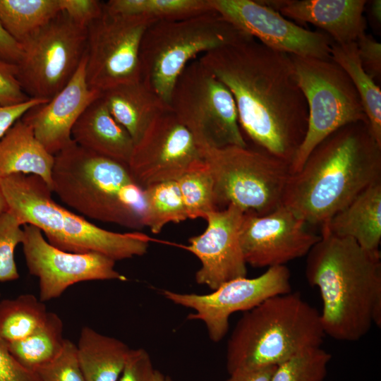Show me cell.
<instances>
[{"mask_svg":"<svg viewBox=\"0 0 381 381\" xmlns=\"http://www.w3.org/2000/svg\"><path fill=\"white\" fill-rule=\"evenodd\" d=\"M198 59L231 92L240 127L250 139L291 164L305 138L308 111L290 54L251 37Z\"/></svg>","mask_w":381,"mask_h":381,"instance_id":"obj_1","label":"cell"},{"mask_svg":"<svg viewBox=\"0 0 381 381\" xmlns=\"http://www.w3.org/2000/svg\"><path fill=\"white\" fill-rule=\"evenodd\" d=\"M380 251L322 227L320 239L307 254L306 277L320 291L325 335L343 341L362 339L381 325Z\"/></svg>","mask_w":381,"mask_h":381,"instance_id":"obj_2","label":"cell"},{"mask_svg":"<svg viewBox=\"0 0 381 381\" xmlns=\"http://www.w3.org/2000/svg\"><path fill=\"white\" fill-rule=\"evenodd\" d=\"M381 181V145L368 123L344 126L320 143L291 174L283 199L307 224L322 226Z\"/></svg>","mask_w":381,"mask_h":381,"instance_id":"obj_3","label":"cell"},{"mask_svg":"<svg viewBox=\"0 0 381 381\" xmlns=\"http://www.w3.org/2000/svg\"><path fill=\"white\" fill-rule=\"evenodd\" d=\"M51 190L90 219L133 229L144 227L143 188L128 164L74 141L54 155Z\"/></svg>","mask_w":381,"mask_h":381,"instance_id":"obj_4","label":"cell"},{"mask_svg":"<svg viewBox=\"0 0 381 381\" xmlns=\"http://www.w3.org/2000/svg\"><path fill=\"white\" fill-rule=\"evenodd\" d=\"M0 188L8 210L20 224L38 228L51 245L62 250L95 253L116 261L145 255L152 240L139 231L119 233L96 226L54 200L51 189L37 176L0 178Z\"/></svg>","mask_w":381,"mask_h":381,"instance_id":"obj_5","label":"cell"},{"mask_svg":"<svg viewBox=\"0 0 381 381\" xmlns=\"http://www.w3.org/2000/svg\"><path fill=\"white\" fill-rule=\"evenodd\" d=\"M325 336L320 312L299 293L270 297L237 322L227 342V371L277 365L320 347Z\"/></svg>","mask_w":381,"mask_h":381,"instance_id":"obj_6","label":"cell"},{"mask_svg":"<svg viewBox=\"0 0 381 381\" xmlns=\"http://www.w3.org/2000/svg\"><path fill=\"white\" fill-rule=\"evenodd\" d=\"M251 37L214 11L155 21L141 42V82L170 106L176 80L198 55Z\"/></svg>","mask_w":381,"mask_h":381,"instance_id":"obj_7","label":"cell"},{"mask_svg":"<svg viewBox=\"0 0 381 381\" xmlns=\"http://www.w3.org/2000/svg\"><path fill=\"white\" fill-rule=\"evenodd\" d=\"M200 149L213 179L218 210L234 205L244 213L264 215L283 205L289 162L248 146Z\"/></svg>","mask_w":381,"mask_h":381,"instance_id":"obj_8","label":"cell"},{"mask_svg":"<svg viewBox=\"0 0 381 381\" xmlns=\"http://www.w3.org/2000/svg\"><path fill=\"white\" fill-rule=\"evenodd\" d=\"M290 56L308 111L305 138L290 164L292 174L332 133L348 124L368 121L351 79L332 58Z\"/></svg>","mask_w":381,"mask_h":381,"instance_id":"obj_9","label":"cell"},{"mask_svg":"<svg viewBox=\"0 0 381 381\" xmlns=\"http://www.w3.org/2000/svg\"><path fill=\"white\" fill-rule=\"evenodd\" d=\"M170 107L199 147L248 146L231 92L198 59L179 75Z\"/></svg>","mask_w":381,"mask_h":381,"instance_id":"obj_10","label":"cell"},{"mask_svg":"<svg viewBox=\"0 0 381 381\" xmlns=\"http://www.w3.org/2000/svg\"><path fill=\"white\" fill-rule=\"evenodd\" d=\"M87 28L60 11L20 44L17 78L30 98L49 100L71 80L86 51Z\"/></svg>","mask_w":381,"mask_h":381,"instance_id":"obj_11","label":"cell"},{"mask_svg":"<svg viewBox=\"0 0 381 381\" xmlns=\"http://www.w3.org/2000/svg\"><path fill=\"white\" fill-rule=\"evenodd\" d=\"M155 20L107 12L87 28L85 78L88 86L104 92L141 81L140 50L143 35Z\"/></svg>","mask_w":381,"mask_h":381,"instance_id":"obj_12","label":"cell"},{"mask_svg":"<svg viewBox=\"0 0 381 381\" xmlns=\"http://www.w3.org/2000/svg\"><path fill=\"white\" fill-rule=\"evenodd\" d=\"M290 279L289 268L279 265L268 267L255 278L231 280L207 294L169 290H164L162 294L173 303L193 310L188 319L202 321L210 339L218 342L227 334L233 313L246 312L270 297L292 291Z\"/></svg>","mask_w":381,"mask_h":381,"instance_id":"obj_13","label":"cell"},{"mask_svg":"<svg viewBox=\"0 0 381 381\" xmlns=\"http://www.w3.org/2000/svg\"><path fill=\"white\" fill-rule=\"evenodd\" d=\"M203 162L195 138L171 109L148 125L134 144L128 167L135 182L144 189L160 182L176 181Z\"/></svg>","mask_w":381,"mask_h":381,"instance_id":"obj_14","label":"cell"},{"mask_svg":"<svg viewBox=\"0 0 381 381\" xmlns=\"http://www.w3.org/2000/svg\"><path fill=\"white\" fill-rule=\"evenodd\" d=\"M22 242L30 274L39 279L40 300L59 297L70 286L86 281L127 278L115 270L114 260L99 253H74L51 245L35 226L23 225Z\"/></svg>","mask_w":381,"mask_h":381,"instance_id":"obj_15","label":"cell"},{"mask_svg":"<svg viewBox=\"0 0 381 381\" xmlns=\"http://www.w3.org/2000/svg\"><path fill=\"white\" fill-rule=\"evenodd\" d=\"M214 11L262 44L290 55L331 59L332 38L285 18L255 0H210Z\"/></svg>","mask_w":381,"mask_h":381,"instance_id":"obj_16","label":"cell"},{"mask_svg":"<svg viewBox=\"0 0 381 381\" xmlns=\"http://www.w3.org/2000/svg\"><path fill=\"white\" fill-rule=\"evenodd\" d=\"M307 224L284 205L264 215L244 213L240 243L246 264L271 267L307 255L320 239Z\"/></svg>","mask_w":381,"mask_h":381,"instance_id":"obj_17","label":"cell"},{"mask_svg":"<svg viewBox=\"0 0 381 381\" xmlns=\"http://www.w3.org/2000/svg\"><path fill=\"white\" fill-rule=\"evenodd\" d=\"M244 212L234 205L209 213L205 231L189 238L185 249L195 255L200 267L195 282L212 291L224 284L246 277V262L240 243Z\"/></svg>","mask_w":381,"mask_h":381,"instance_id":"obj_18","label":"cell"},{"mask_svg":"<svg viewBox=\"0 0 381 381\" xmlns=\"http://www.w3.org/2000/svg\"><path fill=\"white\" fill-rule=\"evenodd\" d=\"M102 95L91 89L85 78V55L68 84L51 99L28 111L22 119L52 155L66 147L73 140L72 128L85 109Z\"/></svg>","mask_w":381,"mask_h":381,"instance_id":"obj_19","label":"cell"},{"mask_svg":"<svg viewBox=\"0 0 381 381\" xmlns=\"http://www.w3.org/2000/svg\"><path fill=\"white\" fill-rule=\"evenodd\" d=\"M365 0H283L282 15L308 23L325 31L334 42H353L365 30Z\"/></svg>","mask_w":381,"mask_h":381,"instance_id":"obj_20","label":"cell"},{"mask_svg":"<svg viewBox=\"0 0 381 381\" xmlns=\"http://www.w3.org/2000/svg\"><path fill=\"white\" fill-rule=\"evenodd\" d=\"M101 96L85 109L74 124L72 140L85 149L128 164L134 142L112 116Z\"/></svg>","mask_w":381,"mask_h":381,"instance_id":"obj_21","label":"cell"},{"mask_svg":"<svg viewBox=\"0 0 381 381\" xmlns=\"http://www.w3.org/2000/svg\"><path fill=\"white\" fill-rule=\"evenodd\" d=\"M321 227L377 252L381 240V181L372 184Z\"/></svg>","mask_w":381,"mask_h":381,"instance_id":"obj_22","label":"cell"},{"mask_svg":"<svg viewBox=\"0 0 381 381\" xmlns=\"http://www.w3.org/2000/svg\"><path fill=\"white\" fill-rule=\"evenodd\" d=\"M54 155L37 139L22 118L0 138V178L14 174L41 178L51 189Z\"/></svg>","mask_w":381,"mask_h":381,"instance_id":"obj_23","label":"cell"},{"mask_svg":"<svg viewBox=\"0 0 381 381\" xmlns=\"http://www.w3.org/2000/svg\"><path fill=\"white\" fill-rule=\"evenodd\" d=\"M101 97L112 116L130 134L134 144L157 116L171 109L141 81L114 87L102 92Z\"/></svg>","mask_w":381,"mask_h":381,"instance_id":"obj_24","label":"cell"},{"mask_svg":"<svg viewBox=\"0 0 381 381\" xmlns=\"http://www.w3.org/2000/svg\"><path fill=\"white\" fill-rule=\"evenodd\" d=\"M76 346L85 381H118L131 349L121 340L87 326L82 328Z\"/></svg>","mask_w":381,"mask_h":381,"instance_id":"obj_25","label":"cell"},{"mask_svg":"<svg viewBox=\"0 0 381 381\" xmlns=\"http://www.w3.org/2000/svg\"><path fill=\"white\" fill-rule=\"evenodd\" d=\"M331 58L351 79L360 97L372 134L381 145V90L363 69L356 42L344 44L333 42Z\"/></svg>","mask_w":381,"mask_h":381,"instance_id":"obj_26","label":"cell"},{"mask_svg":"<svg viewBox=\"0 0 381 381\" xmlns=\"http://www.w3.org/2000/svg\"><path fill=\"white\" fill-rule=\"evenodd\" d=\"M63 322L55 313L48 312L44 322L27 337L6 344L10 353L27 369L51 361L63 349Z\"/></svg>","mask_w":381,"mask_h":381,"instance_id":"obj_27","label":"cell"},{"mask_svg":"<svg viewBox=\"0 0 381 381\" xmlns=\"http://www.w3.org/2000/svg\"><path fill=\"white\" fill-rule=\"evenodd\" d=\"M60 11L59 0H0V22L20 44Z\"/></svg>","mask_w":381,"mask_h":381,"instance_id":"obj_28","label":"cell"},{"mask_svg":"<svg viewBox=\"0 0 381 381\" xmlns=\"http://www.w3.org/2000/svg\"><path fill=\"white\" fill-rule=\"evenodd\" d=\"M104 9L123 16H145L155 20L186 18L213 11L210 0H109Z\"/></svg>","mask_w":381,"mask_h":381,"instance_id":"obj_29","label":"cell"},{"mask_svg":"<svg viewBox=\"0 0 381 381\" xmlns=\"http://www.w3.org/2000/svg\"><path fill=\"white\" fill-rule=\"evenodd\" d=\"M48 312L44 304L30 294L0 301V341L23 339L40 327Z\"/></svg>","mask_w":381,"mask_h":381,"instance_id":"obj_30","label":"cell"},{"mask_svg":"<svg viewBox=\"0 0 381 381\" xmlns=\"http://www.w3.org/2000/svg\"><path fill=\"white\" fill-rule=\"evenodd\" d=\"M143 226L153 234L159 233L169 222L179 223L188 215L176 181H168L143 189Z\"/></svg>","mask_w":381,"mask_h":381,"instance_id":"obj_31","label":"cell"},{"mask_svg":"<svg viewBox=\"0 0 381 381\" xmlns=\"http://www.w3.org/2000/svg\"><path fill=\"white\" fill-rule=\"evenodd\" d=\"M176 183L188 219H205L218 210L213 179L204 162L183 174Z\"/></svg>","mask_w":381,"mask_h":381,"instance_id":"obj_32","label":"cell"},{"mask_svg":"<svg viewBox=\"0 0 381 381\" xmlns=\"http://www.w3.org/2000/svg\"><path fill=\"white\" fill-rule=\"evenodd\" d=\"M331 359L321 346L303 351L277 365L272 381H324Z\"/></svg>","mask_w":381,"mask_h":381,"instance_id":"obj_33","label":"cell"},{"mask_svg":"<svg viewBox=\"0 0 381 381\" xmlns=\"http://www.w3.org/2000/svg\"><path fill=\"white\" fill-rule=\"evenodd\" d=\"M23 226L8 210L0 217V282L19 278L15 249L24 238Z\"/></svg>","mask_w":381,"mask_h":381,"instance_id":"obj_34","label":"cell"},{"mask_svg":"<svg viewBox=\"0 0 381 381\" xmlns=\"http://www.w3.org/2000/svg\"><path fill=\"white\" fill-rule=\"evenodd\" d=\"M33 372L40 381H85L78 362L77 346L66 339L59 355Z\"/></svg>","mask_w":381,"mask_h":381,"instance_id":"obj_35","label":"cell"},{"mask_svg":"<svg viewBox=\"0 0 381 381\" xmlns=\"http://www.w3.org/2000/svg\"><path fill=\"white\" fill-rule=\"evenodd\" d=\"M30 99L17 78L16 66L0 59V105L14 106Z\"/></svg>","mask_w":381,"mask_h":381,"instance_id":"obj_36","label":"cell"},{"mask_svg":"<svg viewBox=\"0 0 381 381\" xmlns=\"http://www.w3.org/2000/svg\"><path fill=\"white\" fill-rule=\"evenodd\" d=\"M60 11L77 25L87 28L104 11V1L98 0H59Z\"/></svg>","mask_w":381,"mask_h":381,"instance_id":"obj_37","label":"cell"},{"mask_svg":"<svg viewBox=\"0 0 381 381\" xmlns=\"http://www.w3.org/2000/svg\"><path fill=\"white\" fill-rule=\"evenodd\" d=\"M155 371L145 349H131L118 381H153Z\"/></svg>","mask_w":381,"mask_h":381,"instance_id":"obj_38","label":"cell"},{"mask_svg":"<svg viewBox=\"0 0 381 381\" xmlns=\"http://www.w3.org/2000/svg\"><path fill=\"white\" fill-rule=\"evenodd\" d=\"M358 55L365 72L374 80L381 76V44L365 32L356 41Z\"/></svg>","mask_w":381,"mask_h":381,"instance_id":"obj_39","label":"cell"},{"mask_svg":"<svg viewBox=\"0 0 381 381\" xmlns=\"http://www.w3.org/2000/svg\"><path fill=\"white\" fill-rule=\"evenodd\" d=\"M0 381H40L35 373L18 363L0 341Z\"/></svg>","mask_w":381,"mask_h":381,"instance_id":"obj_40","label":"cell"},{"mask_svg":"<svg viewBox=\"0 0 381 381\" xmlns=\"http://www.w3.org/2000/svg\"><path fill=\"white\" fill-rule=\"evenodd\" d=\"M48 100L30 98L28 101L10 107L0 105V138L28 111Z\"/></svg>","mask_w":381,"mask_h":381,"instance_id":"obj_41","label":"cell"},{"mask_svg":"<svg viewBox=\"0 0 381 381\" xmlns=\"http://www.w3.org/2000/svg\"><path fill=\"white\" fill-rule=\"evenodd\" d=\"M21 54V44L7 32L0 22V59L16 65Z\"/></svg>","mask_w":381,"mask_h":381,"instance_id":"obj_42","label":"cell"},{"mask_svg":"<svg viewBox=\"0 0 381 381\" xmlns=\"http://www.w3.org/2000/svg\"><path fill=\"white\" fill-rule=\"evenodd\" d=\"M276 366L236 370L230 373L226 381H272Z\"/></svg>","mask_w":381,"mask_h":381,"instance_id":"obj_43","label":"cell"},{"mask_svg":"<svg viewBox=\"0 0 381 381\" xmlns=\"http://www.w3.org/2000/svg\"><path fill=\"white\" fill-rule=\"evenodd\" d=\"M369 14L373 22L380 25L381 23V1L373 0L370 3Z\"/></svg>","mask_w":381,"mask_h":381,"instance_id":"obj_44","label":"cell"},{"mask_svg":"<svg viewBox=\"0 0 381 381\" xmlns=\"http://www.w3.org/2000/svg\"><path fill=\"white\" fill-rule=\"evenodd\" d=\"M153 381H172V380L169 376L165 375L164 374L159 372V370H155Z\"/></svg>","mask_w":381,"mask_h":381,"instance_id":"obj_45","label":"cell"},{"mask_svg":"<svg viewBox=\"0 0 381 381\" xmlns=\"http://www.w3.org/2000/svg\"><path fill=\"white\" fill-rule=\"evenodd\" d=\"M8 210L7 205L6 203L4 195L0 188V217L1 215Z\"/></svg>","mask_w":381,"mask_h":381,"instance_id":"obj_46","label":"cell"}]
</instances>
